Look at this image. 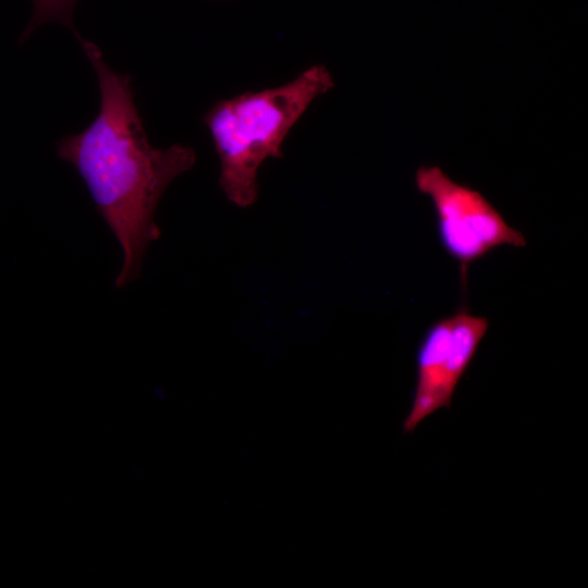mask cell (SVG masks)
Here are the masks:
<instances>
[{"label":"cell","mask_w":588,"mask_h":588,"mask_svg":"<svg viewBox=\"0 0 588 588\" xmlns=\"http://www.w3.org/2000/svg\"><path fill=\"white\" fill-rule=\"evenodd\" d=\"M78 39L99 81L100 110L86 130L63 137L57 150L81 174L121 245L123 262L114 281L121 289L139 277L149 244L161 234L154 219L161 196L196 156L184 145L152 147L134 102L132 77L113 71L97 45Z\"/></svg>","instance_id":"6da1fadb"},{"label":"cell","mask_w":588,"mask_h":588,"mask_svg":"<svg viewBox=\"0 0 588 588\" xmlns=\"http://www.w3.org/2000/svg\"><path fill=\"white\" fill-rule=\"evenodd\" d=\"M333 85L329 70L317 64L283 85L218 101L207 111L204 122L220 159V185L232 203L247 207L256 200L259 167L282 155L290 130Z\"/></svg>","instance_id":"7a4b0ae2"},{"label":"cell","mask_w":588,"mask_h":588,"mask_svg":"<svg viewBox=\"0 0 588 588\" xmlns=\"http://www.w3.org/2000/svg\"><path fill=\"white\" fill-rule=\"evenodd\" d=\"M76 0H34L33 14L23 39L46 22H60L72 26V12Z\"/></svg>","instance_id":"5b68a950"},{"label":"cell","mask_w":588,"mask_h":588,"mask_svg":"<svg viewBox=\"0 0 588 588\" xmlns=\"http://www.w3.org/2000/svg\"><path fill=\"white\" fill-rule=\"evenodd\" d=\"M415 183L432 204L439 241L458 262L463 286L474 261L500 246L526 245L524 234L511 226L483 195L453 181L439 167H420Z\"/></svg>","instance_id":"3957f363"},{"label":"cell","mask_w":588,"mask_h":588,"mask_svg":"<svg viewBox=\"0 0 588 588\" xmlns=\"http://www.w3.org/2000/svg\"><path fill=\"white\" fill-rule=\"evenodd\" d=\"M480 344L478 333L450 315L425 332L416 353L413 404L402 428L404 433L436 411L451 406L455 389Z\"/></svg>","instance_id":"277c9868"}]
</instances>
